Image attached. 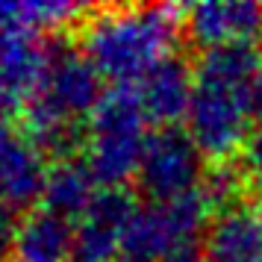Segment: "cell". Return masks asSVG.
Segmentation results:
<instances>
[{
  "instance_id": "3",
  "label": "cell",
  "mask_w": 262,
  "mask_h": 262,
  "mask_svg": "<svg viewBox=\"0 0 262 262\" xmlns=\"http://www.w3.org/2000/svg\"><path fill=\"white\" fill-rule=\"evenodd\" d=\"M100 74L83 50L56 45L50 48L41 83L24 106L27 136L41 150H62L71 142L74 124L92 115L100 103Z\"/></svg>"
},
{
  "instance_id": "17",
  "label": "cell",
  "mask_w": 262,
  "mask_h": 262,
  "mask_svg": "<svg viewBox=\"0 0 262 262\" xmlns=\"http://www.w3.org/2000/svg\"><path fill=\"white\" fill-rule=\"evenodd\" d=\"M165 262H206V259H201L194 250H183V253H177V256H171V259H165Z\"/></svg>"
},
{
  "instance_id": "5",
  "label": "cell",
  "mask_w": 262,
  "mask_h": 262,
  "mask_svg": "<svg viewBox=\"0 0 262 262\" xmlns=\"http://www.w3.org/2000/svg\"><path fill=\"white\" fill-rule=\"evenodd\" d=\"M209 186L189 191L174 201H150L136 206L121 242V262H165L191 250L198 233L209 230L212 212Z\"/></svg>"
},
{
  "instance_id": "14",
  "label": "cell",
  "mask_w": 262,
  "mask_h": 262,
  "mask_svg": "<svg viewBox=\"0 0 262 262\" xmlns=\"http://www.w3.org/2000/svg\"><path fill=\"white\" fill-rule=\"evenodd\" d=\"M97 180L92 177V171L85 168V162L77 159H59L56 165L48 168L45 177V189H41V206L48 212L59 215L65 221L80 218L89 209V203L97 194Z\"/></svg>"
},
{
  "instance_id": "2",
  "label": "cell",
  "mask_w": 262,
  "mask_h": 262,
  "mask_svg": "<svg viewBox=\"0 0 262 262\" xmlns=\"http://www.w3.org/2000/svg\"><path fill=\"white\" fill-rule=\"evenodd\" d=\"M174 6H121L95 12L83 24L80 45L89 62L118 89H133L156 65L174 56Z\"/></svg>"
},
{
  "instance_id": "15",
  "label": "cell",
  "mask_w": 262,
  "mask_h": 262,
  "mask_svg": "<svg viewBox=\"0 0 262 262\" xmlns=\"http://www.w3.org/2000/svg\"><path fill=\"white\" fill-rule=\"evenodd\" d=\"M242 180L262 201V121L250 130L248 142L242 147Z\"/></svg>"
},
{
  "instance_id": "16",
  "label": "cell",
  "mask_w": 262,
  "mask_h": 262,
  "mask_svg": "<svg viewBox=\"0 0 262 262\" xmlns=\"http://www.w3.org/2000/svg\"><path fill=\"white\" fill-rule=\"evenodd\" d=\"M18 227H21V221H18L15 209L0 203V262H9V256H12Z\"/></svg>"
},
{
  "instance_id": "10",
  "label": "cell",
  "mask_w": 262,
  "mask_h": 262,
  "mask_svg": "<svg viewBox=\"0 0 262 262\" xmlns=\"http://www.w3.org/2000/svg\"><path fill=\"white\" fill-rule=\"evenodd\" d=\"M48 177L45 150L27 133L0 127V203L21 209L41 198Z\"/></svg>"
},
{
  "instance_id": "12",
  "label": "cell",
  "mask_w": 262,
  "mask_h": 262,
  "mask_svg": "<svg viewBox=\"0 0 262 262\" xmlns=\"http://www.w3.org/2000/svg\"><path fill=\"white\" fill-rule=\"evenodd\" d=\"M133 92H136L147 118L162 124V127H174L180 118L189 115L194 71L180 56H168L144 80L133 85Z\"/></svg>"
},
{
  "instance_id": "18",
  "label": "cell",
  "mask_w": 262,
  "mask_h": 262,
  "mask_svg": "<svg viewBox=\"0 0 262 262\" xmlns=\"http://www.w3.org/2000/svg\"><path fill=\"white\" fill-rule=\"evenodd\" d=\"M253 109H256V118L262 121V77L256 80V89H253Z\"/></svg>"
},
{
  "instance_id": "1",
  "label": "cell",
  "mask_w": 262,
  "mask_h": 262,
  "mask_svg": "<svg viewBox=\"0 0 262 262\" xmlns=\"http://www.w3.org/2000/svg\"><path fill=\"white\" fill-rule=\"evenodd\" d=\"M262 77V50L256 45L203 50L194 65V92L186 115V133L206 159L224 162L250 136L253 89Z\"/></svg>"
},
{
  "instance_id": "7",
  "label": "cell",
  "mask_w": 262,
  "mask_h": 262,
  "mask_svg": "<svg viewBox=\"0 0 262 262\" xmlns=\"http://www.w3.org/2000/svg\"><path fill=\"white\" fill-rule=\"evenodd\" d=\"M136 203L124 189H97L74 227L71 262H121V242Z\"/></svg>"
},
{
  "instance_id": "13",
  "label": "cell",
  "mask_w": 262,
  "mask_h": 262,
  "mask_svg": "<svg viewBox=\"0 0 262 262\" xmlns=\"http://www.w3.org/2000/svg\"><path fill=\"white\" fill-rule=\"evenodd\" d=\"M74 227L45 206L21 218L9 262H71Z\"/></svg>"
},
{
  "instance_id": "9",
  "label": "cell",
  "mask_w": 262,
  "mask_h": 262,
  "mask_svg": "<svg viewBox=\"0 0 262 262\" xmlns=\"http://www.w3.org/2000/svg\"><path fill=\"white\" fill-rule=\"evenodd\" d=\"M186 33L203 50L230 48V45H256L262 36V6L250 0H224V3H194L183 9Z\"/></svg>"
},
{
  "instance_id": "4",
  "label": "cell",
  "mask_w": 262,
  "mask_h": 262,
  "mask_svg": "<svg viewBox=\"0 0 262 262\" xmlns=\"http://www.w3.org/2000/svg\"><path fill=\"white\" fill-rule=\"evenodd\" d=\"M147 121L133 89L106 92L89 115L83 162L103 189H121L124 180L139 174L150 139Z\"/></svg>"
},
{
  "instance_id": "8",
  "label": "cell",
  "mask_w": 262,
  "mask_h": 262,
  "mask_svg": "<svg viewBox=\"0 0 262 262\" xmlns=\"http://www.w3.org/2000/svg\"><path fill=\"white\" fill-rule=\"evenodd\" d=\"M50 48L36 30L0 27V127L6 115L33 97L48 68Z\"/></svg>"
},
{
  "instance_id": "11",
  "label": "cell",
  "mask_w": 262,
  "mask_h": 262,
  "mask_svg": "<svg viewBox=\"0 0 262 262\" xmlns=\"http://www.w3.org/2000/svg\"><path fill=\"white\" fill-rule=\"evenodd\" d=\"M206 262H262V206L230 203L206 230Z\"/></svg>"
},
{
  "instance_id": "6",
  "label": "cell",
  "mask_w": 262,
  "mask_h": 262,
  "mask_svg": "<svg viewBox=\"0 0 262 262\" xmlns=\"http://www.w3.org/2000/svg\"><path fill=\"white\" fill-rule=\"evenodd\" d=\"M203 159L206 156L186 130L159 127L147 139L136 177L150 201H174L203 186Z\"/></svg>"
}]
</instances>
